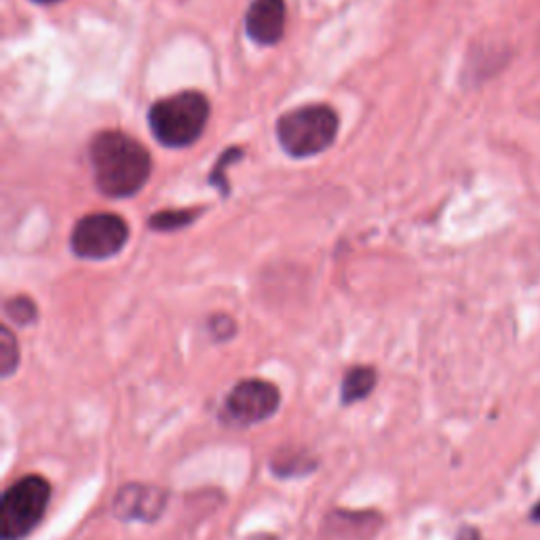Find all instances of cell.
Instances as JSON below:
<instances>
[{
  "instance_id": "1",
  "label": "cell",
  "mask_w": 540,
  "mask_h": 540,
  "mask_svg": "<svg viewBox=\"0 0 540 540\" xmlns=\"http://www.w3.org/2000/svg\"><path fill=\"white\" fill-rule=\"evenodd\" d=\"M95 186L110 199H129L152 173L150 152L123 131H102L89 146Z\"/></svg>"
},
{
  "instance_id": "2",
  "label": "cell",
  "mask_w": 540,
  "mask_h": 540,
  "mask_svg": "<svg viewBox=\"0 0 540 540\" xmlns=\"http://www.w3.org/2000/svg\"><path fill=\"white\" fill-rule=\"evenodd\" d=\"M209 121V100L201 91H180L154 102L148 110V125L154 138L167 148L195 144Z\"/></svg>"
},
{
  "instance_id": "3",
  "label": "cell",
  "mask_w": 540,
  "mask_h": 540,
  "mask_svg": "<svg viewBox=\"0 0 540 540\" xmlns=\"http://www.w3.org/2000/svg\"><path fill=\"white\" fill-rule=\"evenodd\" d=\"M340 119L332 106L308 104L289 110L277 121V140L294 159H308L330 148Z\"/></svg>"
},
{
  "instance_id": "4",
  "label": "cell",
  "mask_w": 540,
  "mask_h": 540,
  "mask_svg": "<svg viewBox=\"0 0 540 540\" xmlns=\"http://www.w3.org/2000/svg\"><path fill=\"white\" fill-rule=\"evenodd\" d=\"M51 486L41 475H26L7 488L0 500V538L24 540L43 522Z\"/></svg>"
},
{
  "instance_id": "5",
  "label": "cell",
  "mask_w": 540,
  "mask_h": 540,
  "mask_svg": "<svg viewBox=\"0 0 540 540\" xmlns=\"http://www.w3.org/2000/svg\"><path fill=\"white\" fill-rule=\"evenodd\" d=\"M129 239V226L117 214H91L76 222L70 247L83 260H106L117 256Z\"/></svg>"
},
{
  "instance_id": "6",
  "label": "cell",
  "mask_w": 540,
  "mask_h": 540,
  "mask_svg": "<svg viewBox=\"0 0 540 540\" xmlns=\"http://www.w3.org/2000/svg\"><path fill=\"white\" fill-rule=\"evenodd\" d=\"M281 405V393L273 382L247 378L235 384L224 403V414L239 427H252L275 416Z\"/></svg>"
},
{
  "instance_id": "7",
  "label": "cell",
  "mask_w": 540,
  "mask_h": 540,
  "mask_svg": "<svg viewBox=\"0 0 540 540\" xmlns=\"http://www.w3.org/2000/svg\"><path fill=\"white\" fill-rule=\"evenodd\" d=\"M167 492L157 486L127 484L112 500V513L123 522H157L167 507Z\"/></svg>"
},
{
  "instance_id": "8",
  "label": "cell",
  "mask_w": 540,
  "mask_h": 540,
  "mask_svg": "<svg viewBox=\"0 0 540 540\" xmlns=\"http://www.w3.org/2000/svg\"><path fill=\"white\" fill-rule=\"evenodd\" d=\"M245 30L258 45H277L285 34V0H254L245 15Z\"/></svg>"
},
{
  "instance_id": "9",
  "label": "cell",
  "mask_w": 540,
  "mask_h": 540,
  "mask_svg": "<svg viewBox=\"0 0 540 540\" xmlns=\"http://www.w3.org/2000/svg\"><path fill=\"white\" fill-rule=\"evenodd\" d=\"M376 382L378 374L374 368H370V365H355L342 378V403L349 405L370 397L376 389Z\"/></svg>"
},
{
  "instance_id": "10",
  "label": "cell",
  "mask_w": 540,
  "mask_h": 540,
  "mask_svg": "<svg viewBox=\"0 0 540 540\" xmlns=\"http://www.w3.org/2000/svg\"><path fill=\"white\" fill-rule=\"evenodd\" d=\"M273 471L275 475H283V477H294V475H306L311 473L317 467V460L304 452V450H292L285 448L281 452L275 454L273 458Z\"/></svg>"
},
{
  "instance_id": "11",
  "label": "cell",
  "mask_w": 540,
  "mask_h": 540,
  "mask_svg": "<svg viewBox=\"0 0 540 540\" xmlns=\"http://www.w3.org/2000/svg\"><path fill=\"white\" fill-rule=\"evenodd\" d=\"M201 211L203 209H163L148 220V226L150 230H157V233H173V230L190 226L201 216Z\"/></svg>"
},
{
  "instance_id": "12",
  "label": "cell",
  "mask_w": 540,
  "mask_h": 540,
  "mask_svg": "<svg viewBox=\"0 0 540 540\" xmlns=\"http://www.w3.org/2000/svg\"><path fill=\"white\" fill-rule=\"evenodd\" d=\"M19 365V344L9 327L0 330V372L9 378Z\"/></svg>"
},
{
  "instance_id": "13",
  "label": "cell",
  "mask_w": 540,
  "mask_h": 540,
  "mask_svg": "<svg viewBox=\"0 0 540 540\" xmlns=\"http://www.w3.org/2000/svg\"><path fill=\"white\" fill-rule=\"evenodd\" d=\"M5 313L7 317L17 323V325H30L36 321L38 317V311H36V304L26 298V296H15L11 300H7L5 304Z\"/></svg>"
},
{
  "instance_id": "14",
  "label": "cell",
  "mask_w": 540,
  "mask_h": 540,
  "mask_svg": "<svg viewBox=\"0 0 540 540\" xmlns=\"http://www.w3.org/2000/svg\"><path fill=\"white\" fill-rule=\"evenodd\" d=\"M243 157V150L241 148H228L222 157L218 159V165L214 167V171H211V178H209V184L218 186L224 195L228 192V184H226V178H224V167L226 165H233L235 161H239Z\"/></svg>"
},
{
  "instance_id": "15",
  "label": "cell",
  "mask_w": 540,
  "mask_h": 540,
  "mask_svg": "<svg viewBox=\"0 0 540 540\" xmlns=\"http://www.w3.org/2000/svg\"><path fill=\"white\" fill-rule=\"evenodd\" d=\"M235 330H237V325L230 317L220 315V317H216L214 321H211V332H214V336L218 340H228L230 336L235 334Z\"/></svg>"
},
{
  "instance_id": "16",
  "label": "cell",
  "mask_w": 540,
  "mask_h": 540,
  "mask_svg": "<svg viewBox=\"0 0 540 540\" xmlns=\"http://www.w3.org/2000/svg\"><path fill=\"white\" fill-rule=\"evenodd\" d=\"M458 540H481V536L475 528H462L458 534Z\"/></svg>"
},
{
  "instance_id": "17",
  "label": "cell",
  "mask_w": 540,
  "mask_h": 540,
  "mask_svg": "<svg viewBox=\"0 0 540 540\" xmlns=\"http://www.w3.org/2000/svg\"><path fill=\"white\" fill-rule=\"evenodd\" d=\"M532 519H534V522H540V503L534 507V511H532Z\"/></svg>"
},
{
  "instance_id": "18",
  "label": "cell",
  "mask_w": 540,
  "mask_h": 540,
  "mask_svg": "<svg viewBox=\"0 0 540 540\" xmlns=\"http://www.w3.org/2000/svg\"><path fill=\"white\" fill-rule=\"evenodd\" d=\"M34 3H38V5H55V3H60V0H34Z\"/></svg>"
}]
</instances>
